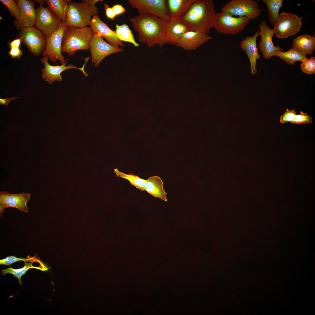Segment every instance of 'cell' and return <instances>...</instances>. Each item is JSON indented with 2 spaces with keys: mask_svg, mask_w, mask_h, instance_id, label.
<instances>
[{
  "mask_svg": "<svg viewBox=\"0 0 315 315\" xmlns=\"http://www.w3.org/2000/svg\"><path fill=\"white\" fill-rule=\"evenodd\" d=\"M302 18L295 14L283 12L274 25V34L279 38H284L295 34L300 29Z\"/></svg>",
  "mask_w": 315,
  "mask_h": 315,
  "instance_id": "cell-8",
  "label": "cell"
},
{
  "mask_svg": "<svg viewBox=\"0 0 315 315\" xmlns=\"http://www.w3.org/2000/svg\"><path fill=\"white\" fill-rule=\"evenodd\" d=\"M114 171L118 177L127 180L132 185L136 188L142 191H145V185L146 180L141 178L133 174H126L119 171L117 169H115Z\"/></svg>",
  "mask_w": 315,
  "mask_h": 315,
  "instance_id": "cell-29",
  "label": "cell"
},
{
  "mask_svg": "<svg viewBox=\"0 0 315 315\" xmlns=\"http://www.w3.org/2000/svg\"><path fill=\"white\" fill-rule=\"evenodd\" d=\"M20 36L22 42L33 55H39L43 53L46 45V37L36 27H25L20 29Z\"/></svg>",
  "mask_w": 315,
  "mask_h": 315,
  "instance_id": "cell-10",
  "label": "cell"
},
{
  "mask_svg": "<svg viewBox=\"0 0 315 315\" xmlns=\"http://www.w3.org/2000/svg\"><path fill=\"white\" fill-rule=\"evenodd\" d=\"M24 261V265L22 268L18 269H14L11 267L7 268L5 270H2L1 271L3 275H4L7 273H10L13 274V276L17 278L19 280V282L20 285L22 284L21 279V277L25 274L26 272L30 269L33 268L39 270L43 271H47L48 268L45 265H40L39 266L33 265L34 262Z\"/></svg>",
  "mask_w": 315,
  "mask_h": 315,
  "instance_id": "cell-26",
  "label": "cell"
},
{
  "mask_svg": "<svg viewBox=\"0 0 315 315\" xmlns=\"http://www.w3.org/2000/svg\"><path fill=\"white\" fill-rule=\"evenodd\" d=\"M68 27L65 21H62L57 31L46 37V45L43 55L47 56L50 60L54 63H56V60L60 61L62 64L67 62L62 54L61 47L64 34Z\"/></svg>",
  "mask_w": 315,
  "mask_h": 315,
  "instance_id": "cell-7",
  "label": "cell"
},
{
  "mask_svg": "<svg viewBox=\"0 0 315 315\" xmlns=\"http://www.w3.org/2000/svg\"><path fill=\"white\" fill-rule=\"evenodd\" d=\"M212 38L207 34L201 32L189 31L184 34L176 44L186 50H195L203 44Z\"/></svg>",
  "mask_w": 315,
  "mask_h": 315,
  "instance_id": "cell-18",
  "label": "cell"
},
{
  "mask_svg": "<svg viewBox=\"0 0 315 315\" xmlns=\"http://www.w3.org/2000/svg\"><path fill=\"white\" fill-rule=\"evenodd\" d=\"M89 50L91 55L92 63L96 67L107 56L123 51V48L106 42L102 37L95 34H93L90 40Z\"/></svg>",
  "mask_w": 315,
  "mask_h": 315,
  "instance_id": "cell-9",
  "label": "cell"
},
{
  "mask_svg": "<svg viewBox=\"0 0 315 315\" xmlns=\"http://www.w3.org/2000/svg\"><path fill=\"white\" fill-rule=\"evenodd\" d=\"M90 26L93 34L104 38L109 44L122 47L124 46V44L118 38L115 31L110 28L98 15L92 16Z\"/></svg>",
  "mask_w": 315,
  "mask_h": 315,
  "instance_id": "cell-17",
  "label": "cell"
},
{
  "mask_svg": "<svg viewBox=\"0 0 315 315\" xmlns=\"http://www.w3.org/2000/svg\"><path fill=\"white\" fill-rule=\"evenodd\" d=\"M145 191L154 197L167 201V193L164 189L163 182L158 176L150 177L146 180Z\"/></svg>",
  "mask_w": 315,
  "mask_h": 315,
  "instance_id": "cell-22",
  "label": "cell"
},
{
  "mask_svg": "<svg viewBox=\"0 0 315 315\" xmlns=\"http://www.w3.org/2000/svg\"><path fill=\"white\" fill-rule=\"evenodd\" d=\"M293 47L305 55H311L315 49V37L307 34L299 36L294 39Z\"/></svg>",
  "mask_w": 315,
  "mask_h": 315,
  "instance_id": "cell-23",
  "label": "cell"
},
{
  "mask_svg": "<svg viewBox=\"0 0 315 315\" xmlns=\"http://www.w3.org/2000/svg\"><path fill=\"white\" fill-rule=\"evenodd\" d=\"M104 9L105 11L106 15L107 17L112 20H114L116 16L112 8L110 7L107 4H104Z\"/></svg>",
  "mask_w": 315,
  "mask_h": 315,
  "instance_id": "cell-36",
  "label": "cell"
},
{
  "mask_svg": "<svg viewBox=\"0 0 315 315\" xmlns=\"http://www.w3.org/2000/svg\"><path fill=\"white\" fill-rule=\"evenodd\" d=\"M259 36V31L252 36H248L240 43L241 48L246 54L251 64V73L254 74L257 72L256 60L260 58L257 47L256 40Z\"/></svg>",
  "mask_w": 315,
  "mask_h": 315,
  "instance_id": "cell-19",
  "label": "cell"
},
{
  "mask_svg": "<svg viewBox=\"0 0 315 315\" xmlns=\"http://www.w3.org/2000/svg\"><path fill=\"white\" fill-rule=\"evenodd\" d=\"M22 42V38L19 37L13 41L7 43L10 48H20Z\"/></svg>",
  "mask_w": 315,
  "mask_h": 315,
  "instance_id": "cell-38",
  "label": "cell"
},
{
  "mask_svg": "<svg viewBox=\"0 0 315 315\" xmlns=\"http://www.w3.org/2000/svg\"><path fill=\"white\" fill-rule=\"evenodd\" d=\"M99 0H84L81 3H68L66 8L65 21L69 27L81 28L90 26L92 16L97 15V7L95 5Z\"/></svg>",
  "mask_w": 315,
  "mask_h": 315,
  "instance_id": "cell-3",
  "label": "cell"
},
{
  "mask_svg": "<svg viewBox=\"0 0 315 315\" xmlns=\"http://www.w3.org/2000/svg\"><path fill=\"white\" fill-rule=\"evenodd\" d=\"M19 261H28L29 262H36L40 264L43 263L35 256L29 257L27 258H18L14 256H9L0 260L1 265L9 266L12 264Z\"/></svg>",
  "mask_w": 315,
  "mask_h": 315,
  "instance_id": "cell-30",
  "label": "cell"
},
{
  "mask_svg": "<svg viewBox=\"0 0 315 315\" xmlns=\"http://www.w3.org/2000/svg\"><path fill=\"white\" fill-rule=\"evenodd\" d=\"M30 199V194L23 192L12 194L6 191L0 193V215L1 216L5 208L13 207L26 213L28 211L27 204Z\"/></svg>",
  "mask_w": 315,
  "mask_h": 315,
  "instance_id": "cell-15",
  "label": "cell"
},
{
  "mask_svg": "<svg viewBox=\"0 0 315 315\" xmlns=\"http://www.w3.org/2000/svg\"><path fill=\"white\" fill-rule=\"evenodd\" d=\"M112 8L116 16L123 14L125 12V8L120 4L115 5Z\"/></svg>",
  "mask_w": 315,
  "mask_h": 315,
  "instance_id": "cell-37",
  "label": "cell"
},
{
  "mask_svg": "<svg viewBox=\"0 0 315 315\" xmlns=\"http://www.w3.org/2000/svg\"><path fill=\"white\" fill-rule=\"evenodd\" d=\"M216 13L212 0H195L180 20L189 31L208 34L213 27Z\"/></svg>",
  "mask_w": 315,
  "mask_h": 315,
  "instance_id": "cell-2",
  "label": "cell"
},
{
  "mask_svg": "<svg viewBox=\"0 0 315 315\" xmlns=\"http://www.w3.org/2000/svg\"><path fill=\"white\" fill-rule=\"evenodd\" d=\"M0 1L7 8L10 14L16 19L15 22L20 20V12L17 2L13 0H0Z\"/></svg>",
  "mask_w": 315,
  "mask_h": 315,
  "instance_id": "cell-31",
  "label": "cell"
},
{
  "mask_svg": "<svg viewBox=\"0 0 315 315\" xmlns=\"http://www.w3.org/2000/svg\"><path fill=\"white\" fill-rule=\"evenodd\" d=\"M16 2L20 12V20L15 21L14 24L18 29L25 27L33 26L35 24L36 10L34 1L18 0Z\"/></svg>",
  "mask_w": 315,
  "mask_h": 315,
  "instance_id": "cell-16",
  "label": "cell"
},
{
  "mask_svg": "<svg viewBox=\"0 0 315 315\" xmlns=\"http://www.w3.org/2000/svg\"><path fill=\"white\" fill-rule=\"evenodd\" d=\"M18 98V97H13L10 98H6L5 99L0 98V104L1 105H8L9 103L14 99Z\"/></svg>",
  "mask_w": 315,
  "mask_h": 315,
  "instance_id": "cell-39",
  "label": "cell"
},
{
  "mask_svg": "<svg viewBox=\"0 0 315 315\" xmlns=\"http://www.w3.org/2000/svg\"><path fill=\"white\" fill-rule=\"evenodd\" d=\"M90 27L79 28L68 27L63 36L61 52L68 56L74 55L76 51L90 49V42L93 34Z\"/></svg>",
  "mask_w": 315,
  "mask_h": 315,
  "instance_id": "cell-4",
  "label": "cell"
},
{
  "mask_svg": "<svg viewBox=\"0 0 315 315\" xmlns=\"http://www.w3.org/2000/svg\"><path fill=\"white\" fill-rule=\"evenodd\" d=\"M89 59V57L86 58L85 63L82 67L79 68L72 64H69L66 66L67 62L60 65H51L48 62V57L44 56L41 60L44 66V67L42 69V78L50 84L55 81H61L62 80V79L61 74L64 71L71 69H77L81 70L85 76L87 77L88 75L85 72L84 68L86 63Z\"/></svg>",
  "mask_w": 315,
  "mask_h": 315,
  "instance_id": "cell-13",
  "label": "cell"
},
{
  "mask_svg": "<svg viewBox=\"0 0 315 315\" xmlns=\"http://www.w3.org/2000/svg\"><path fill=\"white\" fill-rule=\"evenodd\" d=\"M274 56L279 57L289 65L293 64L297 61L302 62L307 58L305 54L293 47L286 52L277 51Z\"/></svg>",
  "mask_w": 315,
  "mask_h": 315,
  "instance_id": "cell-24",
  "label": "cell"
},
{
  "mask_svg": "<svg viewBox=\"0 0 315 315\" xmlns=\"http://www.w3.org/2000/svg\"><path fill=\"white\" fill-rule=\"evenodd\" d=\"M300 68L302 71L308 74L315 73V57H311L306 58L302 62L300 65Z\"/></svg>",
  "mask_w": 315,
  "mask_h": 315,
  "instance_id": "cell-32",
  "label": "cell"
},
{
  "mask_svg": "<svg viewBox=\"0 0 315 315\" xmlns=\"http://www.w3.org/2000/svg\"><path fill=\"white\" fill-rule=\"evenodd\" d=\"M195 0H167L166 1L169 16L172 19H181Z\"/></svg>",
  "mask_w": 315,
  "mask_h": 315,
  "instance_id": "cell-21",
  "label": "cell"
},
{
  "mask_svg": "<svg viewBox=\"0 0 315 315\" xmlns=\"http://www.w3.org/2000/svg\"><path fill=\"white\" fill-rule=\"evenodd\" d=\"M62 21L48 8L41 5L36 10L35 25L46 37L59 28Z\"/></svg>",
  "mask_w": 315,
  "mask_h": 315,
  "instance_id": "cell-11",
  "label": "cell"
},
{
  "mask_svg": "<svg viewBox=\"0 0 315 315\" xmlns=\"http://www.w3.org/2000/svg\"><path fill=\"white\" fill-rule=\"evenodd\" d=\"M260 31L259 36H260V41L259 43L260 51L263 57L267 60L274 56L277 51H283L284 49L279 46H275L272 41L274 34L273 29L270 28L265 21H263L259 26Z\"/></svg>",
  "mask_w": 315,
  "mask_h": 315,
  "instance_id": "cell-14",
  "label": "cell"
},
{
  "mask_svg": "<svg viewBox=\"0 0 315 315\" xmlns=\"http://www.w3.org/2000/svg\"><path fill=\"white\" fill-rule=\"evenodd\" d=\"M128 2L139 13H145L162 18L168 21L169 16L166 1L164 0H129Z\"/></svg>",
  "mask_w": 315,
  "mask_h": 315,
  "instance_id": "cell-12",
  "label": "cell"
},
{
  "mask_svg": "<svg viewBox=\"0 0 315 315\" xmlns=\"http://www.w3.org/2000/svg\"><path fill=\"white\" fill-rule=\"evenodd\" d=\"M188 31L187 26L180 19H171L165 27L166 43L176 45L181 36Z\"/></svg>",
  "mask_w": 315,
  "mask_h": 315,
  "instance_id": "cell-20",
  "label": "cell"
},
{
  "mask_svg": "<svg viewBox=\"0 0 315 315\" xmlns=\"http://www.w3.org/2000/svg\"><path fill=\"white\" fill-rule=\"evenodd\" d=\"M296 115V112L294 110L287 109L284 113L281 116L280 122L281 124L287 122L291 123L294 120Z\"/></svg>",
  "mask_w": 315,
  "mask_h": 315,
  "instance_id": "cell-34",
  "label": "cell"
},
{
  "mask_svg": "<svg viewBox=\"0 0 315 315\" xmlns=\"http://www.w3.org/2000/svg\"><path fill=\"white\" fill-rule=\"evenodd\" d=\"M249 20L246 17H235L221 11L216 14L213 27L219 33L236 35L244 29Z\"/></svg>",
  "mask_w": 315,
  "mask_h": 315,
  "instance_id": "cell-5",
  "label": "cell"
},
{
  "mask_svg": "<svg viewBox=\"0 0 315 315\" xmlns=\"http://www.w3.org/2000/svg\"><path fill=\"white\" fill-rule=\"evenodd\" d=\"M10 50L8 52V53L12 58H17L20 59V57L23 55L22 51L20 48H10Z\"/></svg>",
  "mask_w": 315,
  "mask_h": 315,
  "instance_id": "cell-35",
  "label": "cell"
},
{
  "mask_svg": "<svg viewBox=\"0 0 315 315\" xmlns=\"http://www.w3.org/2000/svg\"><path fill=\"white\" fill-rule=\"evenodd\" d=\"M129 19L138 33L140 42L146 43L149 48L158 45L161 48L166 43L165 29L169 21L145 13H139L138 16Z\"/></svg>",
  "mask_w": 315,
  "mask_h": 315,
  "instance_id": "cell-1",
  "label": "cell"
},
{
  "mask_svg": "<svg viewBox=\"0 0 315 315\" xmlns=\"http://www.w3.org/2000/svg\"><path fill=\"white\" fill-rule=\"evenodd\" d=\"M258 2L254 0H231L227 2L221 10L233 16L246 17L253 20L257 18L263 10L258 7Z\"/></svg>",
  "mask_w": 315,
  "mask_h": 315,
  "instance_id": "cell-6",
  "label": "cell"
},
{
  "mask_svg": "<svg viewBox=\"0 0 315 315\" xmlns=\"http://www.w3.org/2000/svg\"><path fill=\"white\" fill-rule=\"evenodd\" d=\"M267 6L268 18L271 24L274 25L279 16V11L283 4L282 0H263Z\"/></svg>",
  "mask_w": 315,
  "mask_h": 315,
  "instance_id": "cell-28",
  "label": "cell"
},
{
  "mask_svg": "<svg viewBox=\"0 0 315 315\" xmlns=\"http://www.w3.org/2000/svg\"><path fill=\"white\" fill-rule=\"evenodd\" d=\"M70 0H47L48 8L62 21H65L66 8Z\"/></svg>",
  "mask_w": 315,
  "mask_h": 315,
  "instance_id": "cell-25",
  "label": "cell"
},
{
  "mask_svg": "<svg viewBox=\"0 0 315 315\" xmlns=\"http://www.w3.org/2000/svg\"><path fill=\"white\" fill-rule=\"evenodd\" d=\"M116 34L120 41L130 43L136 47L139 46V44L136 42L132 32L128 25L125 24L120 25L116 24Z\"/></svg>",
  "mask_w": 315,
  "mask_h": 315,
  "instance_id": "cell-27",
  "label": "cell"
},
{
  "mask_svg": "<svg viewBox=\"0 0 315 315\" xmlns=\"http://www.w3.org/2000/svg\"><path fill=\"white\" fill-rule=\"evenodd\" d=\"M312 123V118L306 113L301 111L300 113L296 115L294 120L291 123L294 124H300L302 123L311 124Z\"/></svg>",
  "mask_w": 315,
  "mask_h": 315,
  "instance_id": "cell-33",
  "label": "cell"
}]
</instances>
